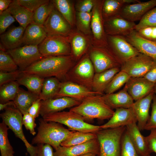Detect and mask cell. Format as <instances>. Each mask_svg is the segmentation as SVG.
Wrapping results in <instances>:
<instances>
[{
	"instance_id": "6da1fadb",
	"label": "cell",
	"mask_w": 156,
	"mask_h": 156,
	"mask_svg": "<svg viewBox=\"0 0 156 156\" xmlns=\"http://www.w3.org/2000/svg\"><path fill=\"white\" fill-rule=\"evenodd\" d=\"M74 60L71 55L44 57L22 72L44 78L55 77L62 82L65 81L67 73L75 64Z\"/></svg>"
},
{
	"instance_id": "7a4b0ae2",
	"label": "cell",
	"mask_w": 156,
	"mask_h": 156,
	"mask_svg": "<svg viewBox=\"0 0 156 156\" xmlns=\"http://www.w3.org/2000/svg\"><path fill=\"white\" fill-rule=\"evenodd\" d=\"M39 121L38 133L32 140V145L47 144L55 150L73 132L58 122L47 121L42 118Z\"/></svg>"
},
{
	"instance_id": "3957f363",
	"label": "cell",
	"mask_w": 156,
	"mask_h": 156,
	"mask_svg": "<svg viewBox=\"0 0 156 156\" xmlns=\"http://www.w3.org/2000/svg\"><path fill=\"white\" fill-rule=\"evenodd\" d=\"M83 117L87 120L110 119L114 111L105 102L102 95H96L88 97L78 105L69 110Z\"/></svg>"
},
{
	"instance_id": "277c9868",
	"label": "cell",
	"mask_w": 156,
	"mask_h": 156,
	"mask_svg": "<svg viewBox=\"0 0 156 156\" xmlns=\"http://www.w3.org/2000/svg\"><path fill=\"white\" fill-rule=\"evenodd\" d=\"M126 127L101 129L96 133L99 146V156H120L121 140Z\"/></svg>"
},
{
	"instance_id": "5b68a950",
	"label": "cell",
	"mask_w": 156,
	"mask_h": 156,
	"mask_svg": "<svg viewBox=\"0 0 156 156\" xmlns=\"http://www.w3.org/2000/svg\"><path fill=\"white\" fill-rule=\"evenodd\" d=\"M42 118L47 121L54 122L64 125L74 131L96 133L101 129L100 126L87 123L83 117L70 110L51 114Z\"/></svg>"
},
{
	"instance_id": "8992f818",
	"label": "cell",
	"mask_w": 156,
	"mask_h": 156,
	"mask_svg": "<svg viewBox=\"0 0 156 156\" xmlns=\"http://www.w3.org/2000/svg\"><path fill=\"white\" fill-rule=\"evenodd\" d=\"M23 115L21 112L14 106L8 107L4 112L0 114L2 122L14 133L17 138L24 143L27 152L30 156H37V146H34L27 140L22 128V120Z\"/></svg>"
},
{
	"instance_id": "52a82bcc",
	"label": "cell",
	"mask_w": 156,
	"mask_h": 156,
	"mask_svg": "<svg viewBox=\"0 0 156 156\" xmlns=\"http://www.w3.org/2000/svg\"><path fill=\"white\" fill-rule=\"evenodd\" d=\"M95 71L89 54H86L70 70L66 77L69 81L92 90V83Z\"/></svg>"
},
{
	"instance_id": "ba28073f",
	"label": "cell",
	"mask_w": 156,
	"mask_h": 156,
	"mask_svg": "<svg viewBox=\"0 0 156 156\" xmlns=\"http://www.w3.org/2000/svg\"><path fill=\"white\" fill-rule=\"evenodd\" d=\"M95 73H100L116 67L122 64L108 47H98L92 49L89 54Z\"/></svg>"
},
{
	"instance_id": "9c48e42d",
	"label": "cell",
	"mask_w": 156,
	"mask_h": 156,
	"mask_svg": "<svg viewBox=\"0 0 156 156\" xmlns=\"http://www.w3.org/2000/svg\"><path fill=\"white\" fill-rule=\"evenodd\" d=\"M38 48L43 57L69 55L71 53L68 38L62 36H47Z\"/></svg>"
},
{
	"instance_id": "30bf717a",
	"label": "cell",
	"mask_w": 156,
	"mask_h": 156,
	"mask_svg": "<svg viewBox=\"0 0 156 156\" xmlns=\"http://www.w3.org/2000/svg\"><path fill=\"white\" fill-rule=\"evenodd\" d=\"M7 52L12 57L19 69L21 71L43 57L37 46L25 45L7 50Z\"/></svg>"
},
{
	"instance_id": "8fae6325",
	"label": "cell",
	"mask_w": 156,
	"mask_h": 156,
	"mask_svg": "<svg viewBox=\"0 0 156 156\" xmlns=\"http://www.w3.org/2000/svg\"><path fill=\"white\" fill-rule=\"evenodd\" d=\"M154 60L140 53L122 64L120 70L126 73L130 77H144L149 71Z\"/></svg>"
},
{
	"instance_id": "7c38bea8",
	"label": "cell",
	"mask_w": 156,
	"mask_h": 156,
	"mask_svg": "<svg viewBox=\"0 0 156 156\" xmlns=\"http://www.w3.org/2000/svg\"><path fill=\"white\" fill-rule=\"evenodd\" d=\"M107 46L122 64L139 54V51L126 39L124 36L107 35Z\"/></svg>"
},
{
	"instance_id": "4fadbf2b",
	"label": "cell",
	"mask_w": 156,
	"mask_h": 156,
	"mask_svg": "<svg viewBox=\"0 0 156 156\" xmlns=\"http://www.w3.org/2000/svg\"><path fill=\"white\" fill-rule=\"evenodd\" d=\"M69 24L55 7L43 26L47 36H60L67 37L69 33Z\"/></svg>"
},
{
	"instance_id": "5bb4252c",
	"label": "cell",
	"mask_w": 156,
	"mask_h": 156,
	"mask_svg": "<svg viewBox=\"0 0 156 156\" xmlns=\"http://www.w3.org/2000/svg\"><path fill=\"white\" fill-rule=\"evenodd\" d=\"M103 1H96L92 12L91 27L97 46H107V35L104 28L102 9Z\"/></svg>"
},
{
	"instance_id": "9a60e30c",
	"label": "cell",
	"mask_w": 156,
	"mask_h": 156,
	"mask_svg": "<svg viewBox=\"0 0 156 156\" xmlns=\"http://www.w3.org/2000/svg\"><path fill=\"white\" fill-rule=\"evenodd\" d=\"M99 144L97 138L84 143L69 147L61 146L53 152L54 156H80L88 153L99 155Z\"/></svg>"
},
{
	"instance_id": "2e32d148",
	"label": "cell",
	"mask_w": 156,
	"mask_h": 156,
	"mask_svg": "<svg viewBox=\"0 0 156 156\" xmlns=\"http://www.w3.org/2000/svg\"><path fill=\"white\" fill-rule=\"evenodd\" d=\"M155 84L144 77H131L124 88L135 101L153 91Z\"/></svg>"
},
{
	"instance_id": "e0dca14e",
	"label": "cell",
	"mask_w": 156,
	"mask_h": 156,
	"mask_svg": "<svg viewBox=\"0 0 156 156\" xmlns=\"http://www.w3.org/2000/svg\"><path fill=\"white\" fill-rule=\"evenodd\" d=\"M96 95L99 94L79 84L65 81L61 82L59 91L55 98L67 97L81 102L86 98Z\"/></svg>"
},
{
	"instance_id": "ac0fdd59",
	"label": "cell",
	"mask_w": 156,
	"mask_h": 156,
	"mask_svg": "<svg viewBox=\"0 0 156 156\" xmlns=\"http://www.w3.org/2000/svg\"><path fill=\"white\" fill-rule=\"evenodd\" d=\"M136 24L118 15L104 21V28L107 35L125 36L135 30Z\"/></svg>"
},
{
	"instance_id": "d6986e66",
	"label": "cell",
	"mask_w": 156,
	"mask_h": 156,
	"mask_svg": "<svg viewBox=\"0 0 156 156\" xmlns=\"http://www.w3.org/2000/svg\"><path fill=\"white\" fill-rule=\"evenodd\" d=\"M156 6V0L125 5L119 15L131 22L140 21L149 10Z\"/></svg>"
},
{
	"instance_id": "ffe728a7",
	"label": "cell",
	"mask_w": 156,
	"mask_h": 156,
	"mask_svg": "<svg viewBox=\"0 0 156 156\" xmlns=\"http://www.w3.org/2000/svg\"><path fill=\"white\" fill-rule=\"evenodd\" d=\"M81 102L71 98L63 97L41 101L40 115L42 117L60 112L67 108L79 105Z\"/></svg>"
},
{
	"instance_id": "44dd1931",
	"label": "cell",
	"mask_w": 156,
	"mask_h": 156,
	"mask_svg": "<svg viewBox=\"0 0 156 156\" xmlns=\"http://www.w3.org/2000/svg\"><path fill=\"white\" fill-rule=\"evenodd\" d=\"M136 115L132 107L118 108L109 120L106 123L100 126L101 129L115 128L126 126L134 123H137Z\"/></svg>"
},
{
	"instance_id": "7402d4cb",
	"label": "cell",
	"mask_w": 156,
	"mask_h": 156,
	"mask_svg": "<svg viewBox=\"0 0 156 156\" xmlns=\"http://www.w3.org/2000/svg\"><path fill=\"white\" fill-rule=\"evenodd\" d=\"M125 37L140 53L156 60V43L142 37L135 30Z\"/></svg>"
},
{
	"instance_id": "603a6c76",
	"label": "cell",
	"mask_w": 156,
	"mask_h": 156,
	"mask_svg": "<svg viewBox=\"0 0 156 156\" xmlns=\"http://www.w3.org/2000/svg\"><path fill=\"white\" fill-rule=\"evenodd\" d=\"M154 94L153 91L145 97L135 101L131 107L136 116L137 125L140 131L144 130L150 117L149 110Z\"/></svg>"
},
{
	"instance_id": "cb8c5ba5",
	"label": "cell",
	"mask_w": 156,
	"mask_h": 156,
	"mask_svg": "<svg viewBox=\"0 0 156 156\" xmlns=\"http://www.w3.org/2000/svg\"><path fill=\"white\" fill-rule=\"evenodd\" d=\"M102 96L105 103L112 109L130 108L134 102L124 88L116 93L105 94Z\"/></svg>"
},
{
	"instance_id": "d4e9b609",
	"label": "cell",
	"mask_w": 156,
	"mask_h": 156,
	"mask_svg": "<svg viewBox=\"0 0 156 156\" xmlns=\"http://www.w3.org/2000/svg\"><path fill=\"white\" fill-rule=\"evenodd\" d=\"M136 123L127 126L126 130L138 154L141 156H147L150 155L151 152L146 137L141 133Z\"/></svg>"
},
{
	"instance_id": "484cf974",
	"label": "cell",
	"mask_w": 156,
	"mask_h": 156,
	"mask_svg": "<svg viewBox=\"0 0 156 156\" xmlns=\"http://www.w3.org/2000/svg\"><path fill=\"white\" fill-rule=\"evenodd\" d=\"M25 29L21 26L11 28L0 35L1 43L7 50L20 47Z\"/></svg>"
},
{
	"instance_id": "4316f807",
	"label": "cell",
	"mask_w": 156,
	"mask_h": 156,
	"mask_svg": "<svg viewBox=\"0 0 156 156\" xmlns=\"http://www.w3.org/2000/svg\"><path fill=\"white\" fill-rule=\"evenodd\" d=\"M47 36V33L43 25L32 22L25 29L22 43L25 45L38 46Z\"/></svg>"
},
{
	"instance_id": "83f0119b",
	"label": "cell",
	"mask_w": 156,
	"mask_h": 156,
	"mask_svg": "<svg viewBox=\"0 0 156 156\" xmlns=\"http://www.w3.org/2000/svg\"><path fill=\"white\" fill-rule=\"evenodd\" d=\"M120 70V68L116 67L95 73L92 81V91L99 95H103L113 78Z\"/></svg>"
},
{
	"instance_id": "f1b7e54d",
	"label": "cell",
	"mask_w": 156,
	"mask_h": 156,
	"mask_svg": "<svg viewBox=\"0 0 156 156\" xmlns=\"http://www.w3.org/2000/svg\"><path fill=\"white\" fill-rule=\"evenodd\" d=\"M8 9L20 26L25 29L32 22L33 12L21 5L17 0H12Z\"/></svg>"
},
{
	"instance_id": "f546056e",
	"label": "cell",
	"mask_w": 156,
	"mask_h": 156,
	"mask_svg": "<svg viewBox=\"0 0 156 156\" xmlns=\"http://www.w3.org/2000/svg\"><path fill=\"white\" fill-rule=\"evenodd\" d=\"M138 0H105L103 1L102 13L104 21L119 15L123 6L126 4L140 2Z\"/></svg>"
},
{
	"instance_id": "4dcf8cb0",
	"label": "cell",
	"mask_w": 156,
	"mask_h": 156,
	"mask_svg": "<svg viewBox=\"0 0 156 156\" xmlns=\"http://www.w3.org/2000/svg\"><path fill=\"white\" fill-rule=\"evenodd\" d=\"M44 78L37 75L22 72L16 81L25 87L28 91L39 96Z\"/></svg>"
},
{
	"instance_id": "1f68e13d",
	"label": "cell",
	"mask_w": 156,
	"mask_h": 156,
	"mask_svg": "<svg viewBox=\"0 0 156 156\" xmlns=\"http://www.w3.org/2000/svg\"><path fill=\"white\" fill-rule=\"evenodd\" d=\"M38 98V96L20 88L13 101L16 107L23 115L28 113L29 107Z\"/></svg>"
},
{
	"instance_id": "d6a6232c",
	"label": "cell",
	"mask_w": 156,
	"mask_h": 156,
	"mask_svg": "<svg viewBox=\"0 0 156 156\" xmlns=\"http://www.w3.org/2000/svg\"><path fill=\"white\" fill-rule=\"evenodd\" d=\"M60 83L55 77L44 78L39 98L41 100L55 98L59 91Z\"/></svg>"
},
{
	"instance_id": "836d02e7",
	"label": "cell",
	"mask_w": 156,
	"mask_h": 156,
	"mask_svg": "<svg viewBox=\"0 0 156 156\" xmlns=\"http://www.w3.org/2000/svg\"><path fill=\"white\" fill-rule=\"evenodd\" d=\"M96 133L73 131L70 135L61 143L60 146L69 147L84 143L96 138Z\"/></svg>"
},
{
	"instance_id": "e575fe53",
	"label": "cell",
	"mask_w": 156,
	"mask_h": 156,
	"mask_svg": "<svg viewBox=\"0 0 156 156\" xmlns=\"http://www.w3.org/2000/svg\"><path fill=\"white\" fill-rule=\"evenodd\" d=\"M19 84L16 81L4 84L0 86V103H4L10 101H13L20 88Z\"/></svg>"
},
{
	"instance_id": "d590c367",
	"label": "cell",
	"mask_w": 156,
	"mask_h": 156,
	"mask_svg": "<svg viewBox=\"0 0 156 156\" xmlns=\"http://www.w3.org/2000/svg\"><path fill=\"white\" fill-rule=\"evenodd\" d=\"M8 127L3 122L0 123V151L1 156H14V151L8 137Z\"/></svg>"
},
{
	"instance_id": "8d00e7d4",
	"label": "cell",
	"mask_w": 156,
	"mask_h": 156,
	"mask_svg": "<svg viewBox=\"0 0 156 156\" xmlns=\"http://www.w3.org/2000/svg\"><path fill=\"white\" fill-rule=\"evenodd\" d=\"M55 7L52 1H49L41 5L34 12L32 22L38 25H43Z\"/></svg>"
},
{
	"instance_id": "74e56055",
	"label": "cell",
	"mask_w": 156,
	"mask_h": 156,
	"mask_svg": "<svg viewBox=\"0 0 156 156\" xmlns=\"http://www.w3.org/2000/svg\"><path fill=\"white\" fill-rule=\"evenodd\" d=\"M130 77L126 73L120 70L113 78L104 93L109 94L114 93L125 84Z\"/></svg>"
},
{
	"instance_id": "f35d334b",
	"label": "cell",
	"mask_w": 156,
	"mask_h": 156,
	"mask_svg": "<svg viewBox=\"0 0 156 156\" xmlns=\"http://www.w3.org/2000/svg\"><path fill=\"white\" fill-rule=\"evenodd\" d=\"M55 8L70 25L73 24L72 7L70 1L67 0L52 1Z\"/></svg>"
},
{
	"instance_id": "ab89813d",
	"label": "cell",
	"mask_w": 156,
	"mask_h": 156,
	"mask_svg": "<svg viewBox=\"0 0 156 156\" xmlns=\"http://www.w3.org/2000/svg\"><path fill=\"white\" fill-rule=\"evenodd\" d=\"M86 42L82 36L76 35L72 41V49L71 55L75 60L80 58L84 53L86 48Z\"/></svg>"
},
{
	"instance_id": "60d3db41",
	"label": "cell",
	"mask_w": 156,
	"mask_h": 156,
	"mask_svg": "<svg viewBox=\"0 0 156 156\" xmlns=\"http://www.w3.org/2000/svg\"><path fill=\"white\" fill-rule=\"evenodd\" d=\"M18 69L11 55L5 51L0 50V71L10 72Z\"/></svg>"
},
{
	"instance_id": "b9f144b4",
	"label": "cell",
	"mask_w": 156,
	"mask_h": 156,
	"mask_svg": "<svg viewBox=\"0 0 156 156\" xmlns=\"http://www.w3.org/2000/svg\"><path fill=\"white\" fill-rule=\"evenodd\" d=\"M120 156H141L131 142L126 130L122 139Z\"/></svg>"
},
{
	"instance_id": "7bdbcfd3",
	"label": "cell",
	"mask_w": 156,
	"mask_h": 156,
	"mask_svg": "<svg viewBox=\"0 0 156 156\" xmlns=\"http://www.w3.org/2000/svg\"><path fill=\"white\" fill-rule=\"evenodd\" d=\"M156 26V6L148 12L136 24L135 30L148 27Z\"/></svg>"
},
{
	"instance_id": "ee69618b",
	"label": "cell",
	"mask_w": 156,
	"mask_h": 156,
	"mask_svg": "<svg viewBox=\"0 0 156 156\" xmlns=\"http://www.w3.org/2000/svg\"><path fill=\"white\" fill-rule=\"evenodd\" d=\"M15 21L8 9L0 14V34L5 32L6 29Z\"/></svg>"
},
{
	"instance_id": "f6af8a7d",
	"label": "cell",
	"mask_w": 156,
	"mask_h": 156,
	"mask_svg": "<svg viewBox=\"0 0 156 156\" xmlns=\"http://www.w3.org/2000/svg\"><path fill=\"white\" fill-rule=\"evenodd\" d=\"M21 73L22 71L19 69L10 72L0 71V86L6 83L16 81Z\"/></svg>"
},
{
	"instance_id": "bcb514c9",
	"label": "cell",
	"mask_w": 156,
	"mask_h": 156,
	"mask_svg": "<svg viewBox=\"0 0 156 156\" xmlns=\"http://www.w3.org/2000/svg\"><path fill=\"white\" fill-rule=\"evenodd\" d=\"M90 13L78 12L77 14V19L80 26L85 31H89L91 22L92 12Z\"/></svg>"
},
{
	"instance_id": "7dc6e473",
	"label": "cell",
	"mask_w": 156,
	"mask_h": 156,
	"mask_svg": "<svg viewBox=\"0 0 156 156\" xmlns=\"http://www.w3.org/2000/svg\"><path fill=\"white\" fill-rule=\"evenodd\" d=\"M152 101L151 115L145 126L144 130H151L156 129V95L155 94Z\"/></svg>"
},
{
	"instance_id": "c3c4849f",
	"label": "cell",
	"mask_w": 156,
	"mask_h": 156,
	"mask_svg": "<svg viewBox=\"0 0 156 156\" xmlns=\"http://www.w3.org/2000/svg\"><path fill=\"white\" fill-rule=\"evenodd\" d=\"M35 118L30 115L28 113L23 115L22 120V124L26 129L29 131L30 133L33 135H34L36 132L35 128L36 124L35 122Z\"/></svg>"
},
{
	"instance_id": "681fc988",
	"label": "cell",
	"mask_w": 156,
	"mask_h": 156,
	"mask_svg": "<svg viewBox=\"0 0 156 156\" xmlns=\"http://www.w3.org/2000/svg\"><path fill=\"white\" fill-rule=\"evenodd\" d=\"M18 3L29 10L34 12L42 5L48 2V0H17Z\"/></svg>"
},
{
	"instance_id": "f907efd6",
	"label": "cell",
	"mask_w": 156,
	"mask_h": 156,
	"mask_svg": "<svg viewBox=\"0 0 156 156\" xmlns=\"http://www.w3.org/2000/svg\"><path fill=\"white\" fill-rule=\"evenodd\" d=\"M137 31L142 37L156 43V26L146 27Z\"/></svg>"
},
{
	"instance_id": "816d5d0a",
	"label": "cell",
	"mask_w": 156,
	"mask_h": 156,
	"mask_svg": "<svg viewBox=\"0 0 156 156\" xmlns=\"http://www.w3.org/2000/svg\"><path fill=\"white\" fill-rule=\"evenodd\" d=\"M38 153L37 156H54L52 146L47 144L37 145Z\"/></svg>"
},
{
	"instance_id": "f5cc1de1",
	"label": "cell",
	"mask_w": 156,
	"mask_h": 156,
	"mask_svg": "<svg viewBox=\"0 0 156 156\" xmlns=\"http://www.w3.org/2000/svg\"><path fill=\"white\" fill-rule=\"evenodd\" d=\"M150 134L146 137L150 151L156 153V129L151 130Z\"/></svg>"
},
{
	"instance_id": "db71d44e",
	"label": "cell",
	"mask_w": 156,
	"mask_h": 156,
	"mask_svg": "<svg viewBox=\"0 0 156 156\" xmlns=\"http://www.w3.org/2000/svg\"><path fill=\"white\" fill-rule=\"evenodd\" d=\"M41 100L39 98L36 100L29 107L28 113L35 118L40 115Z\"/></svg>"
},
{
	"instance_id": "11a10c76",
	"label": "cell",
	"mask_w": 156,
	"mask_h": 156,
	"mask_svg": "<svg viewBox=\"0 0 156 156\" xmlns=\"http://www.w3.org/2000/svg\"><path fill=\"white\" fill-rule=\"evenodd\" d=\"M94 3L91 0H85L81 2L77 6L78 12L90 13L93 8Z\"/></svg>"
},
{
	"instance_id": "9f6ffc18",
	"label": "cell",
	"mask_w": 156,
	"mask_h": 156,
	"mask_svg": "<svg viewBox=\"0 0 156 156\" xmlns=\"http://www.w3.org/2000/svg\"><path fill=\"white\" fill-rule=\"evenodd\" d=\"M144 77L149 81L156 83V60H154L151 68Z\"/></svg>"
},
{
	"instance_id": "6f0895ef",
	"label": "cell",
	"mask_w": 156,
	"mask_h": 156,
	"mask_svg": "<svg viewBox=\"0 0 156 156\" xmlns=\"http://www.w3.org/2000/svg\"><path fill=\"white\" fill-rule=\"evenodd\" d=\"M12 0H0V14L7 9Z\"/></svg>"
},
{
	"instance_id": "680465c9",
	"label": "cell",
	"mask_w": 156,
	"mask_h": 156,
	"mask_svg": "<svg viewBox=\"0 0 156 156\" xmlns=\"http://www.w3.org/2000/svg\"><path fill=\"white\" fill-rule=\"evenodd\" d=\"M10 106H14L16 107L13 101H10L4 103H0V110H5L7 108Z\"/></svg>"
},
{
	"instance_id": "91938a15",
	"label": "cell",
	"mask_w": 156,
	"mask_h": 156,
	"mask_svg": "<svg viewBox=\"0 0 156 156\" xmlns=\"http://www.w3.org/2000/svg\"><path fill=\"white\" fill-rule=\"evenodd\" d=\"M80 156H99V155L91 153L86 154Z\"/></svg>"
},
{
	"instance_id": "94428289",
	"label": "cell",
	"mask_w": 156,
	"mask_h": 156,
	"mask_svg": "<svg viewBox=\"0 0 156 156\" xmlns=\"http://www.w3.org/2000/svg\"><path fill=\"white\" fill-rule=\"evenodd\" d=\"M154 94L156 95V83L154 89Z\"/></svg>"
},
{
	"instance_id": "6125c7cd",
	"label": "cell",
	"mask_w": 156,
	"mask_h": 156,
	"mask_svg": "<svg viewBox=\"0 0 156 156\" xmlns=\"http://www.w3.org/2000/svg\"><path fill=\"white\" fill-rule=\"evenodd\" d=\"M147 156H150V155H148Z\"/></svg>"
}]
</instances>
